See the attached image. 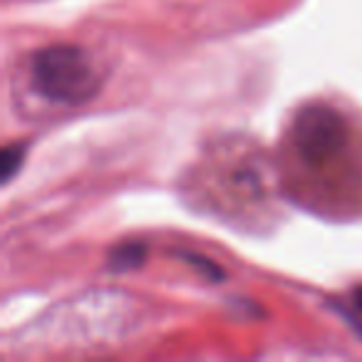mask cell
<instances>
[{
  "label": "cell",
  "mask_w": 362,
  "mask_h": 362,
  "mask_svg": "<svg viewBox=\"0 0 362 362\" xmlns=\"http://www.w3.org/2000/svg\"><path fill=\"white\" fill-rule=\"evenodd\" d=\"M21 149H16V146H8L6 149V154H3V181H8L13 176V171H16V166H18V159H16V154Z\"/></svg>",
  "instance_id": "2"
},
{
  "label": "cell",
  "mask_w": 362,
  "mask_h": 362,
  "mask_svg": "<svg viewBox=\"0 0 362 362\" xmlns=\"http://www.w3.org/2000/svg\"><path fill=\"white\" fill-rule=\"evenodd\" d=\"M33 82L45 100L60 105H82L100 90V70L85 50L57 45L37 52Z\"/></svg>",
  "instance_id": "1"
},
{
  "label": "cell",
  "mask_w": 362,
  "mask_h": 362,
  "mask_svg": "<svg viewBox=\"0 0 362 362\" xmlns=\"http://www.w3.org/2000/svg\"><path fill=\"white\" fill-rule=\"evenodd\" d=\"M352 298H355V308H357V310H362V286L357 288L355 296H352Z\"/></svg>",
  "instance_id": "3"
}]
</instances>
